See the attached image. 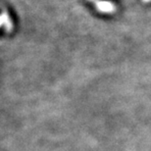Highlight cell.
Wrapping results in <instances>:
<instances>
[{
	"mask_svg": "<svg viewBox=\"0 0 151 151\" xmlns=\"http://www.w3.org/2000/svg\"><path fill=\"white\" fill-rule=\"evenodd\" d=\"M97 7L99 8V10L102 12H107V13H110V12H114L115 11V5L113 3L108 2V1H98L97 2Z\"/></svg>",
	"mask_w": 151,
	"mask_h": 151,
	"instance_id": "1",
	"label": "cell"
},
{
	"mask_svg": "<svg viewBox=\"0 0 151 151\" xmlns=\"http://www.w3.org/2000/svg\"><path fill=\"white\" fill-rule=\"evenodd\" d=\"M143 1H144V2H150L151 0H143Z\"/></svg>",
	"mask_w": 151,
	"mask_h": 151,
	"instance_id": "2",
	"label": "cell"
}]
</instances>
